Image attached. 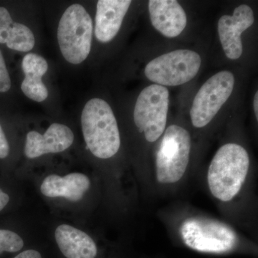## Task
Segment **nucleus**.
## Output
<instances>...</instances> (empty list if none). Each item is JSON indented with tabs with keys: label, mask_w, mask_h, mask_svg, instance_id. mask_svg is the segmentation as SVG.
Returning a JSON list of instances; mask_svg holds the SVG:
<instances>
[{
	"label": "nucleus",
	"mask_w": 258,
	"mask_h": 258,
	"mask_svg": "<svg viewBox=\"0 0 258 258\" xmlns=\"http://www.w3.org/2000/svg\"><path fill=\"white\" fill-rule=\"evenodd\" d=\"M258 93L257 91L256 92L255 95H254V114H255L256 119L258 120Z\"/></svg>",
	"instance_id": "4be33fe9"
},
{
	"label": "nucleus",
	"mask_w": 258,
	"mask_h": 258,
	"mask_svg": "<svg viewBox=\"0 0 258 258\" xmlns=\"http://www.w3.org/2000/svg\"><path fill=\"white\" fill-rule=\"evenodd\" d=\"M130 0H100L97 3L95 35L101 42L111 41L120 30Z\"/></svg>",
	"instance_id": "f8f14e48"
},
{
	"label": "nucleus",
	"mask_w": 258,
	"mask_h": 258,
	"mask_svg": "<svg viewBox=\"0 0 258 258\" xmlns=\"http://www.w3.org/2000/svg\"><path fill=\"white\" fill-rule=\"evenodd\" d=\"M181 242L186 247L201 253L225 254L240 250V237L224 222L192 217L186 219L179 228Z\"/></svg>",
	"instance_id": "7ed1b4c3"
},
{
	"label": "nucleus",
	"mask_w": 258,
	"mask_h": 258,
	"mask_svg": "<svg viewBox=\"0 0 258 258\" xmlns=\"http://www.w3.org/2000/svg\"><path fill=\"white\" fill-rule=\"evenodd\" d=\"M10 154V145L0 123V159H5Z\"/></svg>",
	"instance_id": "6ab92c4d"
},
{
	"label": "nucleus",
	"mask_w": 258,
	"mask_h": 258,
	"mask_svg": "<svg viewBox=\"0 0 258 258\" xmlns=\"http://www.w3.org/2000/svg\"><path fill=\"white\" fill-rule=\"evenodd\" d=\"M35 36L28 27L13 21L7 8L0 7V44L11 50L28 52L35 46Z\"/></svg>",
	"instance_id": "dca6fc26"
},
{
	"label": "nucleus",
	"mask_w": 258,
	"mask_h": 258,
	"mask_svg": "<svg viewBox=\"0 0 258 258\" xmlns=\"http://www.w3.org/2000/svg\"><path fill=\"white\" fill-rule=\"evenodd\" d=\"M9 201V195L0 189V212L7 206Z\"/></svg>",
	"instance_id": "412c9836"
},
{
	"label": "nucleus",
	"mask_w": 258,
	"mask_h": 258,
	"mask_svg": "<svg viewBox=\"0 0 258 258\" xmlns=\"http://www.w3.org/2000/svg\"><path fill=\"white\" fill-rule=\"evenodd\" d=\"M74 134L67 125L52 123L42 135L35 131L29 132L26 137L25 154L35 159L47 154L64 152L74 143Z\"/></svg>",
	"instance_id": "9d476101"
},
{
	"label": "nucleus",
	"mask_w": 258,
	"mask_h": 258,
	"mask_svg": "<svg viewBox=\"0 0 258 258\" xmlns=\"http://www.w3.org/2000/svg\"><path fill=\"white\" fill-rule=\"evenodd\" d=\"M90 185L89 178L81 173H72L63 177L52 174L43 180L40 190L47 198H64L78 202L82 200Z\"/></svg>",
	"instance_id": "ddd939ff"
},
{
	"label": "nucleus",
	"mask_w": 258,
	"mask_h": 258,
	"mask_svg": "<svg viewBox=\"0 0 258 258\" xmlns=\"http://www.w3.org/2000/svg\"><path fill=\"white\" fill-rule=\"evenodd\" d=\"M83 137L93 155L102 159L113 157L120 147L118 123L111 106L101 98L87 102L81 115Z\"/></svg>",
	"instance_id": "f03ea898"
},
{
	"label": "nucleus",
	"mask_w": 258,
	"mask_h": 258,
	"mask_svg": "<svg viewBox=\"0 0 258 258\" xmlns=\"http://www.w3.org/2000/svg\"><path fill=\"white\" fill-rule=\"evenodd\" d=\"M23 246V240L18 234L10 230H0V254L18 252Z\"/></svg>",
	"instance_id": "f3484780"
},
{
	"label": "nucleus",
	"mask_w": 258,
	"mask_h": 258,
	"mask_svg": "<svg viewBox=\"0 0 258 258\" xmlns=\"http://www.w3.org/2000/svg\"><path fill=\"white\" fill-rule=\"evenodd\" d=\"M201 64V57L195 51L176 50L151 60L144 73L149 81L157 85L177 86L192 80Z\"/></svg>",
	"instance_id": "0eeeda50"
},
{
	"label": "nucleus",
	"mask_w": 258,
	"mask_h": 258,
	"mask_svg": "<svg viewBox=\"0 0 258 258\" xmlns=\"http://www.w3.org/2000/svg\"><path fill=\"white\" fill-rule=\"evenodd\" d=\"M191 135L173 124L165 129L156 154L155 179L161 186H172L184 178L189 166Z\"/></svg>",
	"instance_id": "20e7f679"
},
{
	"label": "nucleus",
	"mask_w": 258,
	"mask_h": 258,
	"mask_svg": "<svg viewBox=\"0 0 258 258\" xmlns=\"http://www.w3.org/2000/svg\"><path fill=\"white\" fill-rule=\"evenodd\" d=\"M248 152L241 145L229 143L222 146L209 166L208 184L212 196L229 203L240 192L248 175Z\"/></svg>",
	"instance_id": "f257e3e1"
},
{
	"label": "nucleus",
	"mask_w": 258,
	"mask_h": 258,
	"mask_svg": "<svg viewBox=\"0 0 258 258\" xmlns=\"http://www.w3.org/2000/svg\"><path fill=\"white\" fill-rule=\"evenodd\" d=\"M169 105V93L164 86L150 85L139 94L134 108V123L149 143L157 142L164 134Z\"/></svg>",
	"instance_id": "423d86ee"
},
{
	"label": "nucleus",
	"mask_w": 258,
	"mask_h": 258,
	"mask_svg": "<svg viewBox=\"0 0 258 258\" xmlns=\"http://www.w3.org/2000/svg\"><path fill=\"white\" fill-rule=\"evenodd\" d=\"M254 13L250 7L241 5L232 15H223L218 22V34L222 48L230 60L240 58L243 52L241 35L254 23Z\"/></svg>",
	"instance_id": "1a4fd4ad"
},
{
	"label": "nucleus",
	"mask_w": 258,
	"mask_h": 258,
	"mask_svg": "<svg viewBox=\"0 0 258 258\" xmlns=\"http://www.w3.org/2000/svg\"><path fill=\"white\" fill-rule=\"evenodd\" d=\"M149 11L153 26L164 36H179L186 28V13L175 0H150Z\"/></svg>",
	"instance_id": "9b49d317"
},
{
	"label": "nucleus",
	"mask_w": 258,
	"mask_h": 258,
	"mask_svg": "<svg viewBox=\"0 0 258 258\" xmlns=\"http://www.w3.org/2000/svg\"><path fill=\"white\" fill-rule=\"evenodd\" d=\"M12 81L4 56L0 50V93H6L11 88Z\"/></svg>",
	"instance_id": "a211bd4d"
},
{
	"label": "nucleus",
	"mask_w": 258,
	"mask_h": 258,
	"mask_svg": "<svg viewBox=\"0 0 258 258\" xmlns=\"http://www.w3.org/2000/svg\"><path fill=\"white\" fill-rule=\"evenodd\" d=\"M14 258H42L41 254L35 249H28L18 254Z\"/></svg>",
	"instance_id": "aec40b11"
},
{
	"label": "nucleus",
	"mask_w": 258,
	"mask_h": 258,
	"mask_svg": "<svg viewBox=\"0 0 258 258\" xmlns=\"http://www.w3.org/2000/svg\"><path fill=\"white\" fill-rule=\"evenodd\" d=\"M93 21L86 9L79 4L64 11L57 28V40L61 52L68 62L81 63L91 52Z\"/></svg>",
	"instance_id": "39448f33"
},
{
	"label": "nucleus",
	"mask_w": 258,
	"mask_h": 258,
	"mask_svg": "<svg viewBox=\"0 0 258 258\" xmlns=\"http://www.w3.org/2000/svg\"><path fill=\"white\" fill-rule=\"evenodd\" d=\"M57 245L67 258H96L98 247L86 232L69 225H61L55 230Z\"/></svg>",
	"instance_id": "4468645a"
},
{
	"label": "nucleus",
	"mask_w": 258,
	"mask_h": 258,
	"mask_svg": "<svg viewBox=\"0 0 258 258\" xmlns=\"http://www.w3.org/2000/svg\"><path fill=\"white\" fill-rule=\"evenodd\" d=\"M235 78L230 71H221L206 81L194 99L190 117L195 128H202L215 118L233 91Z\"/></svg>",
	"instance_id": "6e6552de"
},
{
	"label": "nucleus",
	"mask_w": 258,
	"mask_h": 258,
	"mask_svg": "<svg viewBox=\"0 0 258 258\" xmlns=\"http://www.w3.org/2000/svg\"><path fill=\"white\" fill-rule=\"evenodd\" d=\"M22 68L25 76L21 85L24 94L35 101H45L48 91L42 78L48 70L47 61L42 56L29 53L24 57Z\"/></svg>",
	"instance_id": "2eb2a0df"
}]
</instances>
